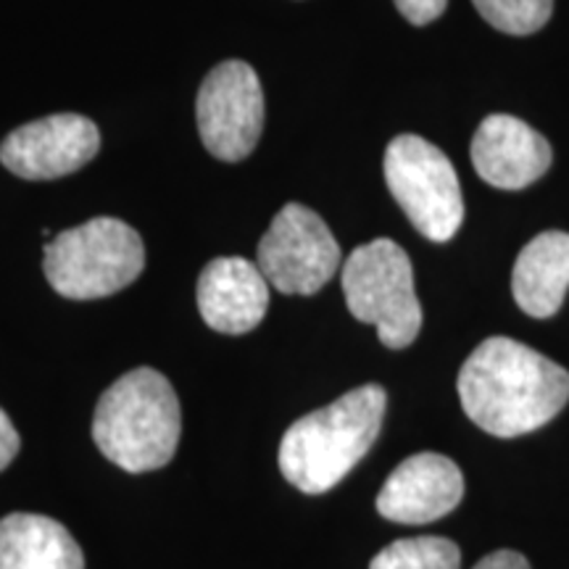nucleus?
<instances>
[{
  "instance_id": "obj_1",
  "label": "nucleus",
  "mask_w": 569,
  "mask_h": 569,
  "mask_svg": "<svg viewBox=\"0 0 569 569\" xmlns=\"http://www.w3.org/2000/svg\"><path fill=\"white\" fill-rule=\"evenodd\" d=\"M461 409L496 438H519L551 422L569 401V372L536 348L496 336L459 369Z\"/></svg>"
},
{
  "instance_id": "obj_2",
  "label": "nucleus",
  "mask_w": 569,
  "mask_h": 569,
  "mask_svg": "<svg viewBox=\"0 0 569 569\" xmlns=\"http://www.w3.org/2000/svg\"><path fill=\"white\" fill-rule=\"evenodd\" d=\"M386 407V388L372 382L298 419L280 443L282 478L309 496L336 488L375 446Z\"/></svg>"
},
{
  "instance_id": "obj_3",
  "label": "nucleus",
  "mask_w": 569,
  "mask_h": 569,
  "mask_svg": "<svg viewBox=\"0 0 569 569\" xmlns=\"http://www.w3.org/2000/svg\"><path fill=\"white\" fill-rule=\"evenodd\" d=\"M180 432L182 411L172 382L151 367L119 377L92 417V438L103 457L132 475L167 467Z\"/></svg>"
},
{
  "instance_id": "obj_4",
  "label": "nucleus",
  "mask_w": 569,
  "mask_h": 569,
  "mask_svg": "<svg viewBox=\"0 0 569 569\" xmlns=\"http://www.w3.org/2000/svg\"><path fill=\"white\" fill-rule=\"evenodd\" d=\"M146 267L140 234L122 219L96 217L56 234L46 246L48 282L71 301H92L124 290Z\"/></svg>"
},
{
  "instance_id": "obj_5",
  "label": "nucleus",
  "mask_w": 569,
  "mask_h": 569,
  "mask_svg": "<svg viewBox=\"0 0 569 569\" xmlns=\"http://www.w3.org/2000/svg\"><path fill=\"white\" fill-rule=\"evenodd\" d=\"M343 296L348 311L375 325L382 346L401 351L422 330V306L415 290V269L407 251L390 238L359 246L343 264Z\"/></svg>"
},
{
  "instance_id": "obj_6",
  "label": "nucleus",
  "mask_w": 569,
  "mask_h": 569,
  "mask_svg": "<svg viewBox=\"0 0 569 569\" xmlns=\"http://www.w3.org/2000/svg\"><path fill=\"white\" fill-rule=\"evenodd\" d=\"M382 169L390 196L419 234L432 243H446L459 232L465 198L457 169L438 146L419 134H398L390 140Z\"/></svg>"
},
{
  "instance_id": "obj_7",
  "label": "nucleus",
  "mask_w": 569,
  "mask_h": 569,
  "mask_svg": "<svg viewBox=\"0 0 569 569\" xmlns=\"http://www.w3.org/2000/svg\"><path fill=\"white\" fill-rule=\"evenodd\" d=\"M256 264L280 293L315 296L336 277L340 246L317 211L288 203L261 238Z\"/></svg>"
},
{
  "instance_id": "obj_8",
  "label": "nucleus",
  "mask_w": 569,
  "mask_h": 569,
  "mask_svg": "<svg viewBox=\"0 0 569 569\" xmlns=\"http://www.w3.org/2000/svg\"><path fill=\"white\" fill-rule=\"evenodd\" d=\"M264 90L246 61L217 63L201 82L196 98L198 134L213 159L243 161L264 132Z\"/></svg>"
},
{
  "instance_id": "obj_9",
  "label": "nucleus",
  "mask_w": 569,
  "mask_h": 569,
  "mask_svg": "<svg viewBox=\"0 0 569 569\" xmlns=\"http://www.w3.org/2000/svg\"><path fill=\"white\" fill-rule=\"evenodd\" d=\"M101 151V132L80 113H53L21 124L0 142V163L21 180H59Z\"/></svg>"
},
{
  "instance_id": "obj_10",
  "label": "nucleus",
  "mask_w": 569,
  "mask_h": 569,
  "mask_svg": "<svg viewBox=\"0 0 569 569\" xmlns=\"http://www.w3.org/2000/svg\"><path fill=\"white\" fill-rule=\"evenodd\" d=\"M465 498V475L443 453L403 459L377 496V511L398 525H427L451 515Z\"/></svg>"
},
{
  "instance_id": "obj_11",
  "label": "nucleus",
  "mask_w": 569,
  "mask_h": 569,
  "mask_svg": "<svg viewBox=\"0 0 569 569\" xmlns=\"http://www.w3.org/2000/svg\"><path fill=\"white\" fill-rule=\"evenodd\" d=\"M475 172L498 190H522L551 167V146L543 134L509 113H490L472 138Z\"/></svg>"
},
{
  "instance_id": "obj_12",
  "label": "nucleus",
  "mask_w": 569,
  "mask_h": 569,
  "mask_svg": "<svg viewBox=\"0 0 569 569\" xmlns=\"http://www.w3.org/2000/svg\"><path fill=\"white\" fill-rule=\"evenodd\" d=\"M198 311L211 330L246 336L261 325L269 309V282L259 264L243 256H222L198 277Z\"/></svg>"
},
{
  "instance_id": "obj_13",
  "label": "nucleus",
  "mask_w": 569,
  "mask_h": 569,
  "mask_svg": "<svg viewBox=\"0 0 569 569\" xmlns=\"http://www.w3.org/2000/svg\"><path fill=\"white\" fill-rule=\"evenodd\" d=\"M569 290V234L540 232L522 248L511 272V293L528 317L549 319Z\"/></svg>"
},
{
  "instance_id": "obj_14",
  "label": "nucleus",
  "mask_w": 569,
  "mask_h": 569,
  "mask_svg": "<svg viewBox=\"0 0 569 569\" xmlns=\"http://www.w3.org/2000/svg\"><path fill=\"white\" fill-rule=\"evenodd\" d=\"M0 569H84V557L61 522L17 511L0 519Z\"/></svg>"
},
{
  "instance_id": "obj_15",
  "label": "nucleus",
  "mask_w": 569,
  "mask_h": 569,
  "mask_svg": "<svg viewBox=\"0 0 569 569\" xmlns=\"http://www.w3.org/2000/svg\"><path fill=\"white\" fill-rule=\"evenodd\" d=\"M369 569H461V551L440 536L401 538L377 553Z\"/></svg>"
},
{
  "instance_id": "obj_16",
  "label": "nucleus",
  "mask_w": 569,
  "mask_h": 569,
  "mask_svg": "<svg viewBox=\"0 0 569 569\" xmlns=\"http://www.w3.org/2000/svg\"><path fill=\"white\" fill-rule=\"evenodd\" d=\"M490 27L507 34H532L551 19L553 0H472Z\"/></svg>"
},
{
  "instance_id": "obj_17",
  "label": "nucleus",
  "mask_w": 569,
  "mask_h": 569,
  "mask_svg": "<svg viewBox=\"0 0 569 569\" xmlns=\"http://www.w3.org/2000/svg\"><path fill=\"white\" fill-rule=\"evenodd\" d=\"M401 17L415 27H425L443 17L448 0H393Z\"/></svg>"
},
{
  "instance_id": "obj_18",
  "label": "nucleus",
  "mask_w": 569,
  "mask_h": 569,
  "mask_svg": "<svg viewBox=\"0 0 569 569\" xmlns=\"http://www.w3.org/2000/svg\"><path fill=\"white\" fill-rule=\"evenodd\" d=\"M17 453H19V432L9 419V415L0 409V472L17 459Z\"/></svg>"
},
{
  "instance_id": "obj_19",
  "label": "nucleus",
  "mask_w": 569,
  "mask_h": 569,
  "mask_svg": "<svg viewBox=\"0 0 569 569\" xmlns=\"http://www.w3.org/2000/svg\"><path fill=\"white\" fill-rule=\"evenodd\" d=\"M472 569H530V561L517 551L498 549L488 553V557H482Z\"/></svg>"
}]
</instances>
